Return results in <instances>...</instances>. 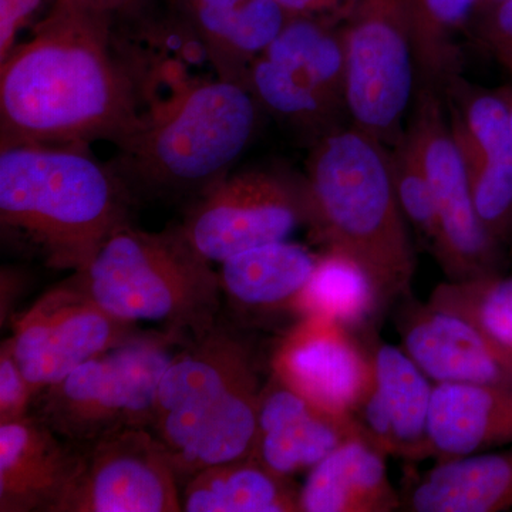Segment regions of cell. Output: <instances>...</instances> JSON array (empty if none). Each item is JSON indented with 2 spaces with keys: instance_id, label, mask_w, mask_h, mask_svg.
Wrapping results in <instances>:
<instances>
[{
  "instance_id": "cell-1",
  "label": "cell",
  "mask_w": 512,
  "mask_h": 512,
  "mask_svg": "<svg viewBox=\"0 0 512 512\" xmlns=\"http://www.w3.org/2000/svg\"><path fill=\"white\" fill-rule=\"evenodd\" d=\"M111 25L55 5L0 62V148L119 146L137 130V83L111 50Z\"/></svg>"
},
{
  "instance_id": "cell-2",
  "label": "cell",
  "mask_w": 512,
  "mask_h": 512,
  "mask_svg": "<svg viewBox=\"0 0 512 512\" xmlns=\"http://www.w3.org/2000/svg\"><path fill=\"white\" fill-rule=\"evenodd\" d=\"M303 180L316 241L355 259L384 305L409 296L416 256L389 148L353 124L336 128L313 144Z\"/></svg>"
},
{
  "instance_id": "cell-3",
  "label": "cell",
  "mask_w": 512,
  "mask_h": 512,
  "mask_svg": "<svg viewBox=\"0 0 512 512\" xmlns=\"http://www.w3.org/2000/svg\"><path fill=\"white\" fill-rule=\"evenodd\" d=\"M130 208V187L119 171L87 148H0V224L50 268L82 271L117 229L130 224Z\"/></svg>"
},
{
  "instance_id": "cell-4",
  "label": "cell",
  "mask_w": 512,
  "mask_h": 512,
  "mask_svg": "<svg viewBox=\"0 0 512 512\" xmlns=\"http://www.w3.org/2000/svg\"><path fill=\"white\" fill-rule=\"evenodd\" d=\"M264 383L251 346L217 325L178 350L157 387L150 430L178 480L251 457Z\"/></svg>"
},
{
  "instance_id": "cell-5",
  "label": "cell",
  "mask_w": 512,
  "mask_h": 512,
  "mask_svg": "<svg viewBox=\"0 0 512 512\" xmlns=\"http://www.w3.org/2000/svg\"><path fill=\"white\" fill-rule=\"evenodd\" d=\"M258 101L245 84L181 79L156 97L120 148L127 185L163 197L198 198L220 183L251 143Z\"/></svg>"
},
{
  "instance_id": "cell-6",
  "label": "cell",
  "mask_w": 512,
  "mask_h": 512,
  "mask_svg": "<svg viewBox=\"0 0 512 512\" xmlns=\"http://www.w3.org/2000/svg\"><path fill=\"white\" fill-rule=\"evenodd\" d=\"M73 276L110 315L133 325L156 323L184 345L218 325L220 274L178 228L148 232L124 225Z\"/></svg>"
},
{
  "instance_id": "cell-7",
  "label": "cell",
  "mask_w": 512,
  "mask_h": 512,
  "mask_svg": "<svg viewBox=\"0 0 512 512\" xmlns=\"http://www.w3.org/2000/svg\"><path fill=\"white\" fill-rule=\"evenodd\" d=\"M183 346L164 330L134 335L42 390L30 413L80 448L117 431L150 429L158 383Z\"/></svg>"
},
{
  "instance_id": "cell-8",
  "label": "cell",
  "mask_w": 512,
  "mask_h": 512,
  "mask_svg": "<svg viewBox=\"0 0 512 512\" xmlns=\"http://www.w3.org/2000/svg\"><path fill=\"white\" fill-rule=\"evenodd\" d=\"M343 40L350 120L392 148L404 136L417 80L409 0H356Z\"/></svg>"
},
{
  "instance_id": "cell-9",
  "label": "cell",
  "mask_w": 512,
  "mask_h": 512,
  "mask_svg": "<svg viewBox=\"0 0 512 512\" xmlns=\"http://www.w3.org/2000/svg\"><path fill=\"white\" fill-rule=\"evenodd\" d=\"M407 130L417 141L429 175L439 224L431 252L448 281L503 274L504 247L488 234L478 218L463 156L454 140L440 90L419 86Z\"/></svg>"
},
{
  "instance_id": "cell-10",
  "label": "cell",
  "mask_w": 512,
  "mask_h": 512,
  "mask_svg": "<svg viewBox=\"0 0 512 512\" xmlns=\"http://www.w3.org/2000/svg\"><path fill=\"white\" fill-rule=\"evenodd\" d=\"M309 222L305 180L279 171H241L195 198L178 225L185 241L210 262L272 242L286 241Z\"/></svg>"
},
{
  "instance_id": "cell-11",
  "label": "cell",
  "mask_w": 512,
  "mask_h": 512,
  "mask_svg": "<svg viewBox=\"0 0 512 512\" xmlns=\"http://www.w3.org/2000/svg\"><path fill=\"white\" fill-rule=\"evenodd\" d=\"M134 328L104 311L72 276L15 320L9 340L36 397L83 363L133 338Z\"/></svg>"
},
{
  "instance_id": "cell-12",
  "label": "cell",
  "mask_w": 512,
  "mask_h": 512,
  "mask_svg": "<svg viewBox=\"0 0 512 512\" xmlns=\"http://www.w3.org/2000/svg\"><path fill=\"white\" fill-rule=\"evenodd\" d=\"M177 473L150 429L134 427L84 447L55 512H180Z\"/></svg>"
},
{
  "instance_id": "cell-13",
  "label": "cell",
  "mask_w": 512,
  "mask_h": 512,
  "mask_svg": "<svg viewBox=\"0 0 512 512\" xmlns=\"http://www.w3.org/2000/svg\"><path fill=\"white\" fill-rule=\"evenodd\" d=\"M271 375L306 400L338 416L353 413L373 382L370 338L325 316H302L276 342Z\"/></svg>"
},
{
  "instance_id": "cell-14",
  "label": "cell",
  "mask_w": 512,
  "mask_h": 512,
  "mask_svg": "<svg viewBox=\"0 0 512 512\" xmlns=\"http://www.w3.org/2000/svg\"><path fill=\"white\" fill-rule=\"evenodd\" d=\"M448 119L466 167L481 224L498 244L512 239V126L498 90L483 89L458 74L444 86Z\"/></svg>"
},
{
  "instance_id": "cell-15",
  "label": "cell",
  "mask_w": 512,
  "mask_h": 512,
  "mask_svg": "<svg viewBox=\"0 0 512 512\" xmlns=\"http://www.w3.org/2000/svg\"><path fill=\"white\" fill-rule=\"evenodd\" d=\"M396 329L404 352L434 384L512 390V357L471 320L409 295L400 301Z\"/></svg>"
},
{
  "instance_id": "cell-16",
  "label": "cell",
  "mask_w": 512,
  "mask_h": 512,
  "mask_svg": "<svg viewBox=\"0 0 512 512\" xmlns=\"http://www.w3.org/2000/svg\"><path fill=\"white\" fill-rule=\"evenodd\" d=\"M373 382L353 419L386 456L410 463L430 458L429 413L434 383L402 346L372 342Z\"/></svg>"
},
{
  "instance_id": "cell-17",
  "label": "cell",
  "mask_w": 512,
  "mask_h": 512,
  "mask_svg": "<svg viewBox=\"0 0 512 512\" xmlns=\"http://www.w3.org/2000/svg\"><path fill=\"white\" fill-rule=\"evenodd\" d=\"M359 436L365 434L353 417L320 409L271 375L259 396L251 457L278 476L292 478Z\"/></svg>"
},
{
  "instance_id": "cell-18",
  "label": "cell",
  "mask_w": 512,
  "mask_h": 512,
  "mask_svg": "<svg viewBox=\"0 0 512 512\" xmlns=\"http://www.w3.org/2000/svg\"><path fill=\"white\" fill-rule=\"evenodd\" d=\"M82 451L32 413L0 424V512H55Z\"/></svg>"
},
{
  "instance_id": "cell-19",
  "label": "cell",
  "mask_w": 512,
  "mask_h": 512,
  "mask_svg": "<svg viewBox=\"0 0 512 512\" xmlns=\"http://www.w3.org/2000/svg\"><path fill=\"white\" fill-rule=\"evenodd\" d=\"M218 77L247 86L249 66L292 18L275 0H170Z\"/></svg>"
},
{
  "instance_id": "cell-20",
  "label": "cell",
  "mask_w": 512,
  "mask_h": 512,
  "mask_svg": "<svg viewBox=\"0 0 512 512\" xmlns=\"http://www.w3.org/2000/svg\"><path fill=\"white\" fill-rule=\"evenodd\" d=\"M430 458L473 456L512 444V390L436 383L429 413Z\"/></svg>"
},
{
  "instance_id": "cell-21",
  "label": "cell",
  "mask_w": 512,
  "mask_h": 512,
  "mask_svg": "<svg viewBox=\"0 0 512 512\" xmlns=\"http://www.w3.org/2000/svg\"><path fill=\"white\" fill-rule=\"evenodd\" d=\"M386 454L353 437L309 471L299 491L301 512H392L403 507Z\"/></svg>"
},
{
  "instance_id": "cell-22",
  "label": "cell",
  "mask_w": 512,
  "mask_h": 512,
  "mask_svg": "<svg viewBox=\"0 0 512 512\" xmlns=\"http://www.w3.org/2000/svg\"><path fill=\"white\" fill-rule=\"evenodd\" d=\"M318 255L279 241L248 249L221 262L222 295L242 315L291 313L315 271Z\"/></svg>"
},
{
  "instance_id": "cell-23",
  "label": "cell",
  "mask_w": 512,
  "mask_h": 512,
  "mask_svg": "<svg viewBox=\"0 0 512 512\" xmlns=\"http://www.w3.org/2000/svg\"><path fill=\"white\" fill-rule=\"evenodd\" d=\"M403 507L412 512L512 511V444L437 461L417 478Z\"/></svg>"
},
{
  "instance_id": "cell-24",
  "label": "cell",
  "mask_w": 512,
  "mask_h": 512,
  "mask_svg": "<svg viewBox=\"0 0 512 512\" xmlns=\"http://www.w3.org/2000/svg\"><path fill=\"white\" fill-rule=\"evenodd\" d=\"M292 478L278 476L255 458L198 471L185 481V512H301Z\"/></svg>"
},
{
  "instance_id": "cell-25",
  "label": "cell",
  "mask_w": 512,
  "mask_h": 512,
  "mask_svg": "<svg viewBox=\"0 0 512 512\" xmlns=\"http://www.w3.org/2000/svg\"><path fill=\"white\" fill-rule=\"evenodd\" d=\"M384 308L375 282L355 259L323 249L308 285L296 301L295 316H325L360 336L372 332Z\"/></svg>"
},
{
  "instance_id": "cell-26",
  "label": "cell",
  "mask_w": 512,
  "mask_h": 512,
  "mask_svg": "<svg viewBox=\"0 0 512 512\" xmlns=\"http://www.w3.org/2000/svg\"><path fill=\"white\" fill-rule=\"evenodd\" d=\"M262 55L284 64L323 96L348 111L343 29H333L315 16H292Z\"/></svg>"
},
{
  "instance_id": "cell-27",
  "label": "cell",
  "mask_w": 512,
  "mask_h": 512,
  "mask_svg": "<svg viewBox=\"0 0 512 512\" xmlns=\"http://www.w3.org/2000/svg\"><path fill=\"white\" fill-rule=\"evenodd\" d=\"M476 6L477 0H409L419 86L443 90L460 74L458 36Z\"/></svg>"
},
{
  "instance_id": "cell-28",
  "label": "cell",
  "mask_w": 512,
  "mask_h": 512,
  "mask_svg": "<svg viewBox=\"0 0 512 512\" xmlns=\"http://www.w3.org/2000/svg\"><path fill=\"white\" fill-rule=\"evenodd\" d=\"M247 87L259 106L315 141L339 128L340 116L346 111L291 70L262 55L249 66Z\"/></svg>"
},
{
  "instance_id": "cell-29",
  "label": "cell",
  "mask_w": 512,
  "mask_h": 512,
  "mask_svg": "<svg viewBox=\"0 0 512 512\" xmlns=\"http://www.w3.org/2000/svg\"><path fill=\"white\" fill-rule=\"evenodd\" d=\"M429 302L476 323L512 357V276L443 282Z\"/></svg>"
},
{
  "instance_id": "cell-30",
  "label": "cell",
  "mask_w": 512,
  "mask_h": 512,
  "mask_svg": "<svg viewBox=\"0 0 512 512\" xmlns=\"http://www.w3.org/2000/svg\"><path fill=\"white\" fill-rule=\"evenodd\" d=\"M394 188L410 227L426 241L431 251L437 242L436 202L417 141L409 130L396 146L389 148Z\"/></svg>"
},
{
  "instance_id": "cell-31",
  "label": "cell",
  "mask_w": 512,
  "mask_h": 512,
  "mask_svg": "<svg viewBox=\"0 0 512 512\" xmlns=\"http://www.w3.org/2000/svg\"><path fill=\"white\" fill-rule=\"evenodd\" d=\"M35 394L16 360L10 340L0 348V424L28 417L32 412Z\"/></svg>"
},
{
  "instance_id": "cell-32",
  "label": "cell",
  "mask_w": 512,
  "mask_h": 512,
  "mask_svg": "<svg viewBox=\"0 0 512 512\" xmlns=\"http://www.w3.org/2000/svg\"><path fill=\"white\" fill-rule=\"evenodd\" d=\"M57 0H0V62L18 46L23 30L35 28L49 15Z\"/></svg>"
},
{
  "instance_id": "cell-33",
  "label": "cell",
  "mask_w": 512,
  "mask_h": 512,
  "mask_svg": "<svg viewBox=\"0 0 512 512\" xmlns=\"http://www.w3.org/2000/svg\"><path fill=\"white\" fill-rule=\"evenodd\" d=\"M481 30L495 56L512 55V0L485 10Z\"/></svg>"
},
{
  "instance_id": "cell-34",
  "label": "cell",
  "mask_w": 512,
  "mask_h": 512,
  "mask_svg": "<svg viewBox=\"0 0 512 512\" xmlns=\"http://www.w3.org/2000/svg\"><path fill=\"white\" fill-rule=\"evenodd\" d=\"M291 16H315L322 18L335 10L352 9L356 0H275Z\"/></svg>"
},
{
  "instance_id": "cell-35",
  "label": "cell",
  "mask_w": 512,
  "mask_h": 512,
  "mask_svg": "<svg viewBox=\"0 0 512 512\" xmlns=\"http://www.w3.org/2000/svg\"><path fill=\"white\" fill-rule=\"evenodd\" d=\"M143 0H57L56 5L67 8L84 10V12L96 13V15L114 16L127 12L140 5Z\"/></svg>"
},
{
  "instance_id": "cell-36",
  "label": "cell",
  "mask_w": 512,
  "mask_h": 512,
  "mask_svg": "<svg viewBox=\"0 0 512 512\" xmlns=\"http://www.w3.org/2000/svg\"><path fill=\"white\" fill-rule=\"evenodd\" d=\"M501 96L504 97L505 103H507L508 110H510L511 126H512V84L511 86H504L498 89Z\"/></svg>"
},
{
  "instance_id": "cell-37",
  "label": "cell",
  "mask_w": 512,
  "mask_h": 512,
  "mask_svg": "<svg viewBox=\"0 0 512 512\" xmlns=\"http://www.w3.org/2000/svg\"><path fill=\"white\" fill-rule=\"evenodd\" d=\"M504 0H477L476 12L484 13L485 10L493 8Z\"/></svg>"
},
{
  "instance_id": "cell-38",
  "label": "cell",
  "mask_w": 512,
  "mask_h": 512,
  "mask_svg": "<svg viewBox=\"0 0 512 512\" xmlns=\"http://www.w3.org/2000/svg\"><path fill=\"white\" fill-rule=\"evenodd\" d=\"M498 60H500L501 64L508 70V73L512 76V55L498 56Z\"/></svg>"
},
{
  "instance_id": "cell-39",
  "label": "cell",
  "mask_w": 512,
  "mask_h": 512,
  "mask_svg": "<svg viewBox=\"0 0 512 512\" xmlns=\"http://www.w3.org/2000/svg\"><path fill=\"white\" fill-rule=\"evenodd\" d=\"M510 245H511V249H512V239H511Z\"/></svg>"
}]
</instances>
